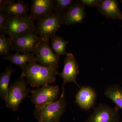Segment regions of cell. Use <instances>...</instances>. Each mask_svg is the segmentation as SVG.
<instances>
[{
	"instance_id": "1",
	"label": "cell",
	"mask_w": 122,
	"mask_h": 122,
	"mask_svg": "<svg viewBox=\"0 0 122 122\" xmlns=\"http://www.w3.org/2000/svg\"><path fill=\"white\" fill-rule=\"evenodd\" d=\"M59 65L45 66L32 61L27 64L21 74L33 87H41L55 82L56 75H58Z\"/></svg>"
},
{
	"instance_id": "2",
	"label": "cell",
	"mask_w": 122,
	"mask_h": 122,
	"mask_svg": "<svg viewBox=\"0 0 122 122\" xmlns=\"http://www.w3.org/2000/svg\"><path fill=\"white\" fill-rule=\"evenodd\" d=\"M66 106L65 93H62L58 100L41 109H35L34 111V116L39 122H59L66 111Z\"/></svg>"
},
{
	"instance_id": "3",
	"label": "cell",
	"mask_w": 122,
	"mask_h": 122,
	"mask_svg": "<svg viewBox=\"0 0 122 122\" xmlns=\"http://www.w3.org/2000/svg\"><path fill=\"white\" fill-rule=\"evenodd\" d=\"M29 83L21 74L16 81L10 85L5 102L7 107L13 111L18 110L23 100L29 97L28 95L30 91L27 87Z\"/></svg>"
},
{
	"instance_id": "4",
	"label": "cell",
	"mask_w": 122,
	"mask_h": 122,
	"mask_svg": "<svg viewBox=\"0 0 122 122\" xmlns=\"http://www.w3.org/2000/svg\"><path fill=\"white\" fill-rule=\"evenodd\" d=\"M36 24L29 15L25 16H9L2 33L14 38L24 34L35 30Z\"/></svg>"
},
{
	"instance_id": "5",
	"label": "cell",
	"mask_w": 122,
	"mask_h": 122,
	"mask_svg": "<svg viewBox=\"0 0 122 122\" xmlns=\"http://www.w3.org/2000/svg\"><path fill=\"white\" fill-rule=\"evenodd\" d=\"M62 24V16L54 12L37 21L35 31L40 37L51 39L56 35Z\"/></svg>"
},
{
	"instance_id": "6",
	"label": "cell",
	"mask_w": 122,
	"mask_h": 122,
	"mask_svg": "<svg viewBox=\"0 0 122 122\" xmlns=\"http://www.w3.org/2000/svg\"><path fill=\"white\" fill-rule=\"evenodd\" d=\"M9 38L12 44V51L23 54L33 53L41 41V37L38 36L35 30Z\"/></svg>"
},
{
	"instance_id": "7",
	"label": "cell",
	"mask_w": 122,
	"mask_h": 122,
	"mask_svg": "<svg viewBox=\"0 0 122 122\" xmlns=\"http://www.w3.org/2000/svg\"><path fill=\"white\" fill-rule=\"evenodd\" d=\"M32 93L31 102L35 105V109L42 108L57 99L59 87L56 85H47L30 91Z\"/></svg>"
},
{
	"instance_id": "8",
	"label": "cell",
	"mask_w": 122,
	"mask_h": 122,
	"mask_svg": "<svg viewBox=\"0 0 122 122\" xmlns=\"http://www.w3.org/2000/svg\"><path fill=\"white\" fill-rule=\"evenodd\" d=\"M41 41L32 53L39 65L45 66L58 65L60 57L53 51L50 46V39L41 37Z\"/></svg>"
},
{
	"instance_id": "9",
	"label": "cell",
	"mask_w": 122,
	"mask_h": 122,
	"mask_svg": "<svg viewBox=\"0 0 122 122\" xmlns=\"http://www.w3.org/2000/svg\"><path fill=\"white\" fill-rule=\"evenodd\" d=\"M119 109L100 103L94 108L85 122H119Z\"/></svg>"
},
{
	"instance_id": "10",
	"label": "cell",
	"mask_w": 122,
	"mask_h": 122,
	"mask_svg": "<svg viewBox=\"0 0 122 122\" xmlns=\"http://www.w3.org/2000/svg\"><path fill=\"white\" fill-rule=\"evenodd\" d=\"M64 68L61 73L58 75L63 79L62 93H65V85L68 82H72L81 88L76 82V77L79 73L78 66L76 59L72 53H68L64 59Z\"/></svg>"
},
{
	"instance_id": "11",
	"label": "cell",
	"mask_w": 122,
	"mask_h": 122,
	"mask_svg": "<svg viewBox=\"0 0 122 122\" xmlns=\"http://www.w3.org/2000/svg\"><path fill=\"white\" fill-rule=\"evenodd\" d=\"M30 18L34 22L54 12L56 0H32Z\"/></svg>"
},
{
	"instance_id": "12",
	"label": "cell",
	"mask_w": 122,
	"mask_h": 122,
	"mask_svg": "<svg viewBox=\"0 0 122 122\" xmlns=\"http://www.w3.org/2000/svg\"><path fill=\"white\" fill-rule=\"evenodd\" d=\"M86 16L85 6L80 0H76V2L62 16V24L68 25L81 24L83 22Z\"/></svg>"
},
{
	"instance_id": "13",
	"label": "cell",
	"mask_w": 122,
	"mask_h": 122,
	"mask_svg": "<svg viewBox=\"0 0 122 122\" xmlns=\"http://www.w3.org/2000/svg\"><path fill=\"white\" fill-rule=\"evenodd\" d=\"M29 5L23 1L15 2L13 0H0V10L9 16L21 17L27 16L29 11Z\"/></svg>"
},
{
	"instance_id": "14",
	"label": "cell",
	"mask_w": 122,
	"mask_h": 122,
	"mask_svg": "<svg viewBox=\"0 0 122 122\" xmlns=\"http://www.w3.org/2000/svg\"><path fill=\"white\" fill-rule=\"evenodd\" d=\"M96 97L95 91L90 86H85L80 88L76 96V102L82 109L89 110L94 107Z\"/></svg>"
},
{
	"instance_id": "15",
	"label": "cell",
	"mask_w": 122,
	"mask_h": 122,
	"mask_svg": "<svg viewBox=\"0 0 122 122\" xmlns=\"http://www.w3.org/2000/svg\"><path fill=\"white\" fill-rule=\"evenodd\" d=\"M96 7L99 13L108 19L122 20V13L117 0H102Z\"/></svg>"
},
{
	"instance_id": "16",
	"label": "cell",
	"mask_w": 122,
	"mask_h": 122,
	"mask_svg": "<svg viewBox=\"0 0 122 122\" xmlns=\"http://www.w3.org/2000/svg\"><path fill=\"white\" fill-rule=\"evenodd\" d=\"M2 58L18 66L22 71L26 68L28 63L32 61L37 62L36 57L32 53L22 54L18 53L10 54L6 56H2Z\"/></svg>"
},
{
	"instance_id": "17",
	"label": "cell",
	"mask_w": 122,
	"mask_h": 122,
	"mask_svg": "<svg viewBox=\"0 0 122 122\" xmlns=\"http://www.w3.org/2000/svg\"><path fill=\"white\" fill-rule=\"evenodd\" d=\"M105 96L112 100L122 111V87L118 84L107 86L104 92Z\"/></svg>"
},
{
	"instance_id": "18",
	"label": "cell",
	"mask_w": 122,
	"mask_h": 122,
	"mask_svg": "<svg viewBox=\"0 0 122 122\" xmlns=\"http://www.w3.org/2000/svg\"><path fill=\"white\" fill-rule=\"evenodd\" d=\"M12 66H7L4 72L0 75V97L5 101L7 100L9 85L12 74L15 72Z\"/></svg>"
},
{
	"instance_id": "19",
	"label": "cell",
	"mask_w": 122,
	"mask_h": 122,
	"mask_svg": "<svg viewBox=\"0 0 122 122\" xmlns=\"http://www.w3.org/2000/svg\"><path fill=\"white\" fill-rule=\"evenodd\" d=\"M69 41H65L60 36L55 35L51 38V47L55 54L60 56L68 54L66 47Z\"/></svg>"
},
{
	"instance_id": "20",
	"label": "cell",
	"mask_w": 122,
	"mask_h": 122,
	"mask_svg": "<svg viewBox=\"0 0 122 122\" xmlns=\"http://www.w3.org/2000/svg\"><path fill=\"white\" fill-rule=\"evenodd\" d=\"M76 1L75 0H56L54 13L62 16Z\"/></svg>"
},
{
	"instance_id": "21",
	"label": "cell",
	"mask_w": 122,
	"mask_h": 122,
	"mask_svg": "<svg viewBox=\"0 0 122 122\" xmlns=\"http://www.w3.org/2000/svg\"><path fill=\"white\" fill-rule=\"evenodd\" d=\"M12 44L9 38L3 33H0V55L6 56L12 51Z\"/></svg>"
},
{
	"instance_id": "22",
	"label": "cell",
	"mask_w": 122,
	"mask_h": 122,
	"mask_svg": "<svg viewBox=\"0 0 122 122\" xmlns=\"http://www.w3.org/2000/svg\"><path fill=\"white\" fill-rule=\"evenodd\" d=\"M9 16L2 10H0V33H2Z\"/></svg>"
},
{
	"instance_id": "23",
	"label": "cell",
	"mask_w": 122,
	"mask_h": 122,
	"mask_svg": "<svg viewBox=\"0 0 122 122\" xmlns=\"http://www.w3.org/2000/svg\"><path fill=\"white\" fill-rule=\"evenodd\" d=\"M102 0H80V2L86 7H97Z\"/></svg>"
},
{
	"instance_id": "24",
	"label": "cell",
	"mask_w": 122,
	"mask_h": 122,
	"mask_svg": "<svg viewBox=\"0 0 122 122\" xmlns=\"http://www.w3.org/2000/svg\"><path fill=\"white\" fill-rule=\"evenodd\" d=\"M120 2L122 3V0H120Z\"/></svg>"
},
{
	"instance_id": "25",
	"label": "cell",
	"mask_w": 122,
	"mask_h": 122,
	"mask_svg": "<svg viewBox=\"0 0 122 122\" xmlns=\"http://www.w3.org/2000/svg\"></svg>"
}]
</instances>
